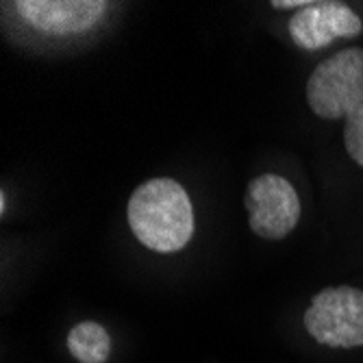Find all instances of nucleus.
<instances>
[{"label":"nucleus","instance_id":"obj_1","mask_svg":"<svg viewBox=\"0 0 363 363\" xmlns=\"http://www.w3.org/2000/svg\"><path fill=\"white\" fill-rule=\"evenodd\" d=\"M128 224L146 248L177 252L187 246L194 233L191 201L172 179L146 181L128 201Z\"/></svg>","mask_w":363,"mask_h":363},{"label":"nucleus","instance_id":"obj_2","mask_svg":"<svg viewBox=\"0 0 363 363\" xmlns=\"http://www.w3.org/2000/svg\"><path fill=\"white\" fill-rule=\"evenodd\" d=\"M307 103L324 120H346L363 103V48L324 59L309 77Z\"/></svg>","mask_w":363,"mask_h":363},{"label":"nucleus","instance_id":"obj_3","mask_svg":"<svg viewBox=\"0 0 363 363\" xmlns=\"http://www.w3.org/2000/svg\"><path fill=\"white\" fill-rule=\"evenodd\" d=\"M311 337L331 348L363 344V291L357 287H328L311 301L305 313Z\"/></svg>","mask_w":363,"mask_h":363},{"label":"nucleus","instance_id":"obj_4","mask_svg":"<svg viewBox=\"0 0 363 363\" xmlns=\"http://www.w3.org/2000/svg\"><path fill=\"white\" fill-rule=\"evenodd\" d=\"M246 209L252 233L263 240H283L301 220V201L294 185L277 174H263L246 189Z\"/></svg>","mask_w":363,"mask_h":363},{"label":"nucleus","instance_id":"obj_5","mask_svg":"<svg viewBox=\"0 0 363 363\" xmlns=\"http://www.w3.org/2000/svg\"><path fill=\"white\" fill-rule=\"evenodd\" d=\"M18 16L48 35H74L94 28L107 11L105 0H16Z\"/></svg>","mask_w":363,"mask_h":363},{"label":"nucleus","instance_id":"obj_6","mask_svg":"<svg viewBox=\"0 0 363 363\" xmlns=\"http://www.w3.org/2000/svg\"><path fill=\"white\" fill-rule=\"evenodd\" d=\"M361 18L344 3H311L289 20V35L296 46L320 50L337 38L361 35Z\"/></svg>","mask_w":363,"mask_h":363},{"label":"nucleus","instance_id":"obj_7","mask_svg":"<svg viewBox=\"0 0 363 363\" xmlns=\"http://www.w3.org/2000/svg\"><path fill=\"white\" fill-rule=\"evenodd\" d=\"M68 348L81 363H105L111 352V340L98 322H81L68 335Z\"/></svg>","mask_w":363,"mask_h":363},{"label":"nucleus","instance_id":"obj_8","mask_svg":"<svg viewBox=\"0 0 363 363\" xmlns=\"http://www.w3.org/2000/svg\"><path fill=\"white\" fill-rule=\"evenodd\" d=\"M344 146L352 161L363 166V103L344 120Z\"/></svg>","mask_w":363,"mask_h":363},{"label":"nucleus","instance_id":"obj_9","mask_svg":"<svg viewBox=\"0 0 363 363\" xmlns=\"http://www.w3.org/2000/svg\"><path fill=\"white\" fill-rule=\"evenodd\" d=\"M309 0H272L274 9H291V7H309Z\"/></svg>","mask_w":363,"mask_h":363}]
</instances>
